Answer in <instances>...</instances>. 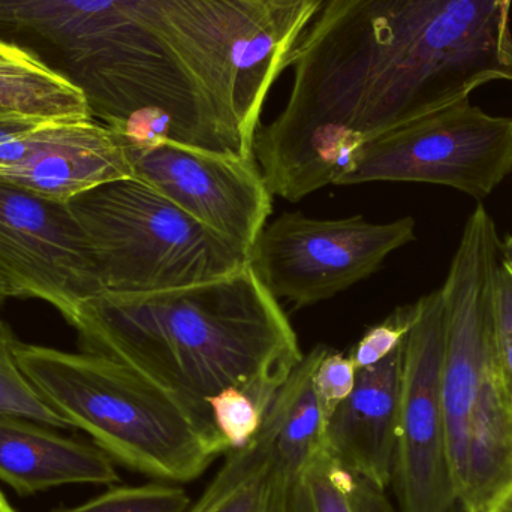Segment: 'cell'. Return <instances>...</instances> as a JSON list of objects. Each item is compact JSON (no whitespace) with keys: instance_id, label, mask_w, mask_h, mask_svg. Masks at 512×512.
I'll return each instance as SVG.
<instances>
[{"instance_id":"cell-22","label":"cell","mask_w":512,"mask_h":512,"mask_svg":"<svg viewBox=\"0 0 512 512\" xmlns=\"http://www.w3.org/2000/svg\"><path fill=\"white\" fill-rule=\"evenodd\" d=\"M355 378H357V367L354 366L351 358L331 349L322 358L313 376V385H315L316 396H318L325 421L351 394Z\"/></svg>"},{"instance_id":"cell-11","label":"cell","mask_w":512,"mask_h":512,"mask_svg":"<svg viewBox=\"0 0 512 512\" xmlns=\"http://www.w3.org/2000/svg\"><path fill=\"white\" fill-rule=\"evenodd\" d=\"M402 372L403 345L379 363L357 369L351 394L325 424L328 453L382 489L393 481Z\"/></svg>"},{"instance_id":"cell-3","label":"cell","mask_w":512,"mask_h":512,"mask_svg":"<svg viewBox=\"0 0 512 512\" xmlns=\"http://www.w3.org/2000/svg\"><path fill=\"white\" fill-rule=\"evenodd\" d=\"M15 358L74 429L131 471L164 483H192L231 453L218 430L120 361L20 342Z\"/></svg>"},{"instance_id":"cell-25","label":"cell","mask_w":512,"mask_h":512,"mask_svg":"<svg viewBox=\"0 0 512 512\" xmlns=\"http://www.w3.org/2000/svg\"><path fill=\"white\" fill-rule=\"evenodd\" d=\"M445 512H472V511L469 510V508L466 507V505L463 504L462 501H459V499H456V501H454V504L451 505V507L448 508V510Z\"/></svg>"},{"instance_id":"cell-1","label":"cell","mask_w":512,"mask_h":512,"mask_svg":"<svg viewBox=\"0 0 512 512\" xmlns=\"http://www.w3.org/2000/svg\"><path fill=\"white\" fill-rule=\"evenodd\" d=\"M512 0H322L282 113L255 137L271 194L297 203L367 140L512 81Z\"/></svg>"},{"instance_id":"cell-7","label":"cell","mask_w":512,"mask_h":512,"mask_svg":"<svg viewBox=\"0 0 512 512\" xmlns=\"http://www.w3.org/2000/svg\"><path fill=\"white\" fill-rule=\"evenodd\" d=\"M0 294L47 301L71 325L86 301L104 294L68 201L0 180Z\"/></svg>"},{"instance_id":"cell-6","label":"cell","mask_w":512,"mask_h":512,"mask_svg":"<svg viewBox=\"0 0 512 512\" xmlns=\"http://www.w3.org/2000/svg\"><path fill=\"white\" fill-rule=\"evenodd\" d=\"M414 239L412 218L372 224L363 216L315 219L285 213L265 225L249 264L276 300L304 307L366 279Z\"/></svg>"},{"instance_id":"cell-16","label":"cell","mask_w":512,"mask_h":512,"mask_svg":"<svg viewBox=\"0 0 512 512\" xmlns=\"http://www.w3.org/2000/svg\"><path fill=\"white\" fill-rule=\"evenodd\" d=\"M289 512H396L387 489L367 480L327 450L292 478Z\"/></svg>"},{"instance_id":"cell-13","label":"cell","mask_w":512,"mask_h":512,"mask_svg":"<svg viewBox=\"0 0 512 512\" xmlns=\"http://www.w3.org/2000/svg\"><path fill=\"white\" fill-rule=\"evenodd\" d=\"M222 468L186 512H289L292 474L268 427L228 453Z\"/></svg>"},{"instance_id":"cell-24","label":"cell","mask_w":512,"mask_h":512,"mask_svg":"<svg viewBox=\"0 0 512 512\" xmlns=\"http://www.w3.org/2000/svg\"><path fill=\"white\" fill-rule=\"evenodd\" d=\"M501 261L512 273V236H508L504 242H501Z\"/></svg>"},{"instance_id":"cell-27","label":"cell","mask_w":512,"mask_h":512,"mask_svg":"<svg viewBox=\"0 0 512 512\" xmlns=\"http://www.w3.org/2000/svg\"><path fill=\"white\" fill-rule=\"evenodd\" d=\"M6 298L3 297L2 294H0V307H2V304L5 303Z\"/></svg>"},{"instance_id":"cell-17","label":"cell","mask_w":512,"mask_h":512,"mask_svg":"<svg viewBox=\"0 0 512 512\" xmlns=\"http://www.w3.org/2000/svg\"><path fill=\"white\" fill-rule=\"evenodd\" d=\"M18 340L0 319V414L26 418L59 430L74 429L24 375L15 358Z\"/></svg>"},{"instance_id":"cell-4","label":"cell","mask_w":512,"mask_h":512,"mask_svg":"<svg viewBox=\"0 0 512 512\" xmlns=\"http://www.w3.org/2000/svg\"><path fill=\"white\" fill-rule=\"evenodd\" d=\"M86 233L104 294H141L209 282L249 264L251 252L216 234L135 177L68 201Z\"/></svg>"},{"instance_id":"cell-20","label":"cell","mask_w":512,"mask_h":512,"mask_svg":"<svg viewBox=\"0 0 512 512\" xmlns=\"http://www.w3.org/2000/svg\"><path fill=\"white\" fill-rule=\"evenodd\" d=\"M492 339L496 364L512 399V273L501 258L492 280Z\"/></svg>"},{"instance_id":"cell-21","label":"cell","mask_w":512,"mask_h":512,"mask_svg":"<svg viewBox=\"0 0 512 512\" xmlns=\"http://www.w3.org/2000/svg\"><path fill=\"white\" fill-rule=\"evenodd\" d=\"M412 319H414V304H409V306L399 307L381 324L369 328L349 355L354 366L357 369L373 366L393 354L405 342Z\"/></svg>"},{"instance_id":"cell-23","label":"cell","mask_w":512,"mask_h":512,"mask_svg":"<svg viewBox=\"0 0 512 512\" xmlns=\"http://www.w3.org/2000/svg\"><path fill=\"white\" fill-rule=\"evenodd\" d=\"M484 512H512V484Z\"/></svg>"},{"instance_id":"cell-18","label":"cell","mask_w":512,"mask_h":512,"mask_svg":"<svg viewBox=\"0 0 512 512\" xmlns=\"http://www.w3.org/2000/svg\"><path fill=\"white\" fill-rule=\"evenodd\" d=\"M191 504V496L180 484L153 481L113 487L78 507L53 512H186Z\"/></svg>"},{"instance_id":"cell-12","label":"cell","mask_w":512,"mask_h":512,"mask_svg":"<svg viewBox=\"0 0 512 512\" xmlns=\"http://www.w3.org/2000/svg\"><path fill=\"white\" fill-rule=\"evenodd\" d=\"M56 430L0 414V481L18 495L65 484L119 483L114 460L104 450Z\"/></svg>"},{"instance_id":"cell-9","label":"cell","mask_w":512,"mask_h":512,"mask_svg":"<svg viewBox=\"0 0 512 512\" xmlns=\"http://www.w3.org/2000/svg\"><path fill=\"white\" fill-rule=\"evenodd\" d=\"M125 147L132 177L204 227L252 251L273 207V194L255 159L176 143Z\"/></svg>"},{"instance_id":"cell-10","label":"cell","mask_w":512,"mask_h":512,"mask_svg":"<svg viewBox=\"0 0 512 512\" xmlns=\"http://www.w3.org/2000/svg\"><path fill=\"white\" fill-rule=\"evenodd\" d=\"M128 177L125 144L95 119L48 120L0 144V180L54 200Z\"/></svg>"},{"instance_id":"cell-14","label":"cell","mask_w":512,"mask_h":512,"mask_svg":"<svg viewBox=\"0 0 512 512\" xmlns=\"http://www.w3.org/2000/svg\"><path fill=\"white\" fill-rule=\"evenodd\" d=\"M328 351L327 346L318 345L304 355L277 388L262 418V424L270 430L274 445L292 477L327 450V421L319 406L313 376Z\"/></svg>"},{"instance_id":"cell-15","label":"cell","mask_w":512,"mask_h":512,"mask_svg":"<svg viewBox=\"0 0 512 512\" xmlns=\"http://www.w3.org/2000/svg\"><path fill=\"white\" fill-rule=\"evenodd\" d=\"M87 120L84 93L63 72L12 42L0 41V117Z\"/></svg>"},{"instance_id":"cell-8","label":"cell","mask_w":512,"mask_h":512,"mask_svg":"<svg viewBox=\"0 0 512 512\" xmlns=\"http://www.w3.org/2000/svg\"><path fill=\"white\" fill-rule=\"evenodd\" d=\"M442 291L414 303L403 342L399 439L391 487L402 512H445L457 499L445 430Z\"/></svg>"},{"instance_id":"cell-2","label":"cell","mask_w":512,"mask_h":512,"mask_svg":"<svg viewBox=\"0 0 512 512\" xmlns=\"http://www.w3.org/2000/svg\"><path fill=\"white\" fill-rule=\"evenodd\" d=\"M72 327L84 352L132 367L215 430L213 396L239 388L265 414L304 357L279 300L251 264L182 288L98 295Z\"/></svg>"},{"instance_id":"cell-5","label":"cell","mask_w":512,"mask_h":512,"mask_svg":"<svg viewBox=\"0 0 512 512\" xmlns=\"http://www.w3.org/2000/svg\"><path fill=\"white\" fill-rule=\"evenodd\" d=\"M511 173V117L465 99L367 140L337 185L429 183L481 200Z\"/></svg>"},{"instance_id":"cell-26","label":"cell","mask_w":512,"mask_h":512,"mask_svg":"<svg viewBox=\"0 0 512 512\" xmlns=\"http://www.w3.org/2000/svg\"><path fill=\"white\" fill-rule=\"evenodd\" d=\"M0 512H17L12 508V505L9 504L8 499L5 498L2 492H0Z\"/></svg>"},{"instance_id":"cell-19","label":"cell","mask_w":512,"mask_h":512,"mask_svg":"<svg viewBox=\"0 0 512 512\" xmlns=\"http://www.w3.org/2000/svg\"><path fill=\"white\" fill-rule=\"evenodd\" d=\"M209 403L216 429L231 451L246 447L261 429L264 411L245 391L227 388Z\"/></svg>"}]
</instances>
